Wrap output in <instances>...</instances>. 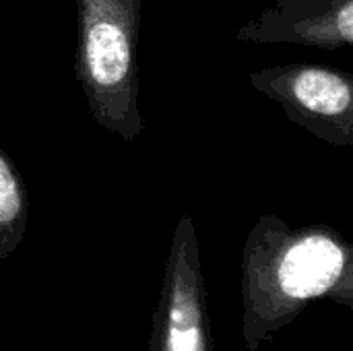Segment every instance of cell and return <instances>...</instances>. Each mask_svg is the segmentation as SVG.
<instances>
[{
    "label": "cell",
    "instance_id": "3957f363",
    "mask_svg": "<svg viewBox=\"0 0 353 351\" xmlns=\"http://www.w3.org/2000/svg\"><path fill=\"white\" fill-rule=\"evenodd\" d=\"M250 85L277 101L288 118L335 145H353V77L325 64L292 62L261 68L250 74Z\"/></svg>",
    "mask_w": 353,
    "mask_h": 351
},
{
    "label": "cell",
    "instance_id": "277c9868",
    "mask_svg": "<svg viewBox=\"0 0 353 351\" xmlns=\"http://www.w3.org/2000/svg\"><path fill=\"white\" fill-rule=\"evenodd\" d=\"M149 351H213L209 296L190 215H182L165 261Z\"/></svg>",
    "mask_w": 353,
    "mask_h": 351
},
{
    "label": "cell",
    "instance_id": "5b68a950",
    "mask_svg": "<svg viewBox=\"0 0 353 351\" xmlns=\"http://www.w3.org/2000/svg\"><path fill=\"white\" fill-rule=\"evenodd\" d=\"M248 43L352 48L353 0H273L236 33Z\"/></svg>",
    "mask_w": 353,
    "mask_h": 351
},
{
    "label": "cell",
    "instance_id": "6da1fadb",
    "mask_svg": "<svg viewBox=\"0 0 353 351\" xmlns=\"http://www.w3.org/2000/svg\"><path fill=\"white\" fill-rule=\"evenodd\" d=\"M242 339L259 351L292 325L312 300H331L353 310V248L333 228H292L263 215L242 254Z\"/></svg>",
    "mask_w": 353,
    "mask_h": 351
},
{
    "label": "cell",
    "instance_id": "7a4b0ae2",
    "mask_svg": "<svg viewBox=\"0 0 353 351\" xmlns=\"http://www.w3.org/2000/svg\"><path fill=\"white\" fill-rule=\"evenodd\" d=\"M74 77L91 118L126 143L143 132L139 110L141 0H74Z\"/></svg>",
    "mask_w": 353,
    "mask_h": 351
},
{
    "label": "cell",
    "instance_id": "8992f818",
    "mask_svg": "<svg viewBox=\"0 0 353 351\" xmlns=\"http://www.w3.org/2000/svg\"><path fill=\"white\" fill-rule=\"evenodd\" d=\"M27 215L29 199L25 182L10 155L0 147V259L10 257L23 242Z\"/></svg>",
    "mask_w": 353,
    "mask_h": 351
}]
</instances>
